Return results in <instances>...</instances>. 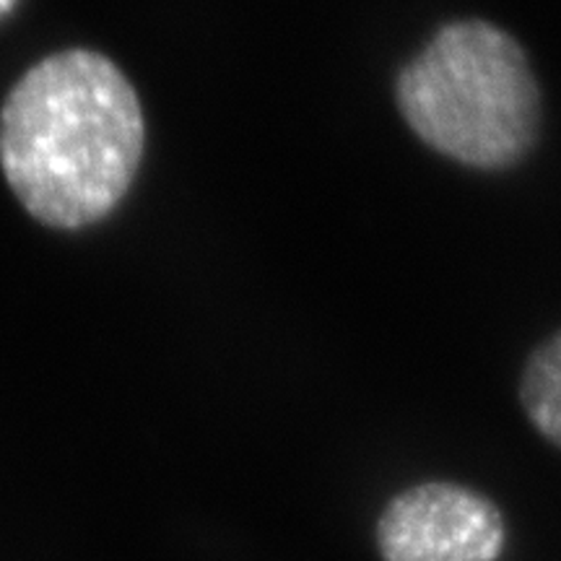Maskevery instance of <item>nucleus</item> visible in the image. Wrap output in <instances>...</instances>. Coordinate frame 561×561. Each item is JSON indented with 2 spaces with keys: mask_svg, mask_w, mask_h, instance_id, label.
Returning a JSON list of instances; mask_svg holds the SVG:
<instances>
[{
  "mask_svg": "<svg viewBox=\"0 0 561 561\" xmlns=\"http://www.w3.org/2000/svg\"><path fill=\"white\" fill-rule=\"evenodd\" d=\"M392 100L426 149L466 170H515L541 140V81L520 39L489 19L442 24L396 73Z\"/></svg>",
  "mask_w": 561,
  "mask_h": 561,
  "instance_id": "nucleus-2",
  "label": "nucleus"
},
{
  "mask_svg": "<svg viewBox=\"0 0 561 561\" xmlns=\"http://www.w3.org/2000/svg\"><path fill=\"white\" fill-rule=\"evenodd\" d=\"M146 121L133 83L94 50L34 62L0 110V167L34 219L55 229L96 224L128 193Z\"/></svg>",
  "mask_w": 561,
  "mask_h": 561,
  "instance_id": "nucleus-1",
  "label": "nucleus"
},
{
  "mask_svg": "<svg viewBox=\"0 0 561 561\" xmlns=\"http://www.w3.org/2000/svg\"><path fill=\"white\" fill-rule=\"evenodd\" d=\"M19 0H0V19L5 16V13L13 11V5H16Z\"/></svg>",
  "mask_w": 561,
  "mask_h": 561,
  "instance_id": "nucleus-5",
  "label": "nucleus"
},
{
  "mask_svg": "<svg viewBox=\"0 0 561 561\" xmlns=\"http://www.w3.org/2000/svg\"><path fill=\"white\" fill-rule=\"evenodd\" d=\"M507 541L502 510L453 481H426L385 504L377 549L385 561H500Z\"/></svg>",
  "mask_w": 561,
  "mask_h": 561,
  "instance_id": "nucleus-3",
  "label": "nucleus"
},
{
  "mask_svg": "<svg viewBox=\"0 0 561 561\" xmlns=\"http://www.w3.org/2000/svg\"><path fill=\"white\" fill-rule=\"evenodd\" d=\"M517 398L533 430L561 450V331L530 351L520 371Z\"/></svg>",
  "mask_w": 561,
  "mask_h": 561,
  "instance_id": "nucleus-4",
  "label": "nucleus"
}]
</instances>
